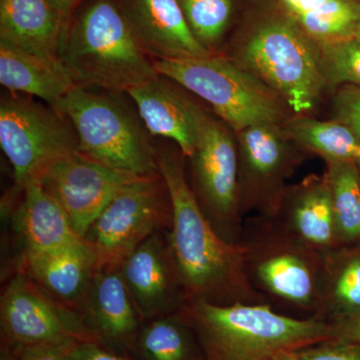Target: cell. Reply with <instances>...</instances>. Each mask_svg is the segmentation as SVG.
I'll return each mask as SVG.
<instances>
[{
    "label": "cell",
    "mask_w": 360,
    "mask_h": 360,
    "mask_svg": "<svg viewBox=\"0 0 360 360\" xmlns=\"http://www.w3.org/2000/svg\"><path fill=\"white\" fill-rule=\"evenodd\" d=\"M158 162L172 205L168 245L186 300L214 304L264 302L248 278L245 246L225 240L213 227L177 155L158 151Z\"/></svg>",
    "instance_id": "obj_1"
},
{
    "label": "cell",
    "mask_w": 360,
    "mask_h": 360,
    "mask_svg": "<svg viewBox=\"0 0 360 360\" xmlns=\"http://www.w3.org/2000/svg\"><path fill=\"white\" fill-rule=\"evenodd\" d=\"M179 314L198 335L206 360H267L333 338L330 321L278 314L266 302L186 300Z\"/></svg>",
    "instance_id": "obj_2"
},
{
    "label": "cell",
    "mask_w": 360,
    "mask_h": 360,
    "mask_svg": "<svg viewBox=\"0 0 360 360\" xmlns=\"http://www.w3.org/2000/svg\"><path fill=\"white\" fill-rule=\"evenodd\" d=\"M77 85L127 94L158 77L116 0H85L63 27L58 51Z\"/></svg>",
    "instance_id": "obj_3"
},
{
    "label": "cell",
    "mask_w": 360,
    "mask_h": 360,
    "mask_svg": "<svg viewBox=\"0 0 360 360\" xmlns=\"http://www.w3.org/2000/svg\"><path fill=\"white\" fill-rule=\"evenodd\" d=\"M238 53L259 78L296 113L314 108L326 80L321 49L279 0L257 4L243 20Z\"/></svg>",
    "instance_id": "obj_4"
},
{
    "label": "cell",
    "mask_w": 360,
    "mask_h": 360,
    "mask_svg": "<svg viewBox=\"0 0 360 360\" xmlns=\"http://www.w3.org/2000/svg\"><path fill=\"white\" fill-rule=\"evenodd\" d=\"M120 94L77 85L53 108L72 123L79 155L134 176L158 174V150L149 132Z\"/></svg>",
    "instance_id": "obj_5"
},
{
    "label": "cell",
    "mask_w": 360,
    "mask_h": 360,
    "mask_svg": "<svg viewBox=\"0 0 360 360\" xmlns=\"http://www.w3.org/2000/svg\"><path fill=\"white\" fill-rule=\"evenodd\" d=\"M246 272L253 288L319 317L326 255L295 238L271 217L243 226Z\"/></svg>",
    "instance_id": "obj_6"
},
{
    "label": "cell",
    "mask_w": 360,
    "mask_h": 360,
    "mask_svg": "<svg viewBox=\"0 0 360 360\" xmlns=\"http://www.w3.org/2000/svg\"><path fill=\"white\" fill-rule=\"evenodd\" d=\"M158 75L206 101L229 127L241 131L251 125L276 123L281 117L278 96L250 71L229 59H155Z\"/></svg>",
    "instance_id": "obj_7"
},
{
    "label": "cell",
    "mask_w": 360,
    "mask_h": 360,
    "mask_svg": "<svg viewBox=\"0 0 360 360\" xmlns=\"http://www.w3.org/2000/svg\"><path fill=\"white\" fill-rule=\"evenodd\" d=\"M0 146L20 191L54 163L79 151L77 131L65 115L13 92L0 103Z\"/></svg>",
    "instance_id": "obj_8"
},
{
    "label": "cell",
    "mask_w": 360,
    "mask_h": 360,
    "mask_svg": "<svg viewBox=\"0 0 360 360\" xmlns=\"http://www.w3.org/2000/svg\"><path fill=\"white\" fill-rule=\"evenodd\" d=\"M172 224V205L160 172L130 180L91 225L85 240L97 257V269L120 267L149 236Z\"/></svg>",
    "instance_id": "obj_9"
},
{
    "label": "cell",
    "mask_w": 360,
    "mask_h": 360,
    "mask_svg": "<svg viewBox=\"0 0 360 360\" xmlns=\"http://www.w3.org/2000/svg\"><path fill=\"white\" fill-rule=\"evenodd\" d=\"M191 160L193 191L203 212L225 240L240 243L245 224L241 221L238 148L224 123L203 110Z\"/></svg>",
    "instance_id": "obj_10"
},
{
    "label": "cell",
    "mask_w": 360,
    "mask_h": 360,
    "mask_svg": "<svg viewBox=\"0 0 360 360\" xmlns=\"http://www.w3.org/2000/svg\"><path fill=\"white\" fill-rule=\"evenodd\" d=\"M0 316L4 335L18 347H71L97 340L77 309L54 300L22 272L2 291Z\"/></svg>",
    "instance_id": "obj_11"
},
{
    "label": "cell",
    "mask_w": 360,
    "mask_h": 360,
    "mask_svg": "<svg viewBox=\"0 0 360 360\" xmlns=\"http://www.w3.org/2000/svg\"><path fill=\"white\" fill-rule=\"evenodd\" d=\"M135 177L139 176L77 153L54 163L37 181L60 205L78 236L84 238L115 194Z\"/></svg>",
    "instance_id": "obj_12"
},
{
    "label": "cell",
    "mask_w": 360,
    "mask_h": 360,
    "mask_svg": "<svg viewBox=\"0 0 360 360\" xmlns=\"http://www.w3.org/2000/svg\"><path fill=\"white\" fill-rule=\"evenodd\" d=\"M239 198L241 212L258 208L274 217L283 198L281 182L290 172V153L276 123L251 125L239 131Z\"/></svg>",
    "instance_id": "obj_13"
},
{
    "label": "cell",
    "mask_w": 360,
    "mask_h": 360,
    "mask_svg": "<svg viewBox=\"0 0 360 360\" xmlns=\"http://www.w3.org/2000/svg\"><path fill=\"white\" fill-rule=\"evenodd\" d=\"M158 231L123 260L120 274L143 321L179 312L186 290L167 233Z\"/></svg>",
    "instance_id": "obj_14"
},
{
    "label": "cell",
    "mask_w": 360,
    "mask_h": 360,
    "mask_svg": "<svg viewBox=\"0 0 360 360\" xmlns=\"http://www.w3.org/2000/svg\"><path fill=\"white\" fill-rule=\"evenodd\" d=\"M135 37L155 59L201 58L212 54L196 39L179 0H116Z\"/></svg>",
    "instance_id": "obj_15"
},
{
    "label": "cell",
    "mask_w": 360,
    "mask_h": 360,
    "mask_svg": "<svg viewBox=\"0 0 360 360\" xmlns=\"http://www.w3.org/2000/svg\"><path fill=\"white\" fill-rule=\"evenodd\" d=\"M97 257L84 238L49 251H23L20 272L71 309L82 307L97 271Z\"/></svg>",
    "instance_id": "obj_16"
},
{
    "label": "cell",
    "mask_w": 360,
    "mask_h": 360,
    "mask_svg": "<svg viewBox=\"0 0 360 360\" xmlns=\"http://www.w3.org/2000/svg\"><path fill=\"white\" fill-rule=\"evenodd\" d=\"M149 134L170 139L191 158L198 142L202 108L172 86V80L158 77L127 91Z\"/></svg>",
    "instance_id": "obj_17"
},
{
    "label": "cell",
    "mask_w": 360,
    "mask_h": 360,
    "mask_svg": "<svg viewBox=\"0 0 360 360\" xmlns=\"http://www.w3.org/2000/svg\"><path fill=\"white\" fill-rule=\"evenodd\" d=\"M271 219L323 255L341 248L326 176L309 177L288 195L283 194Z\"/></svg>",
    "instance_id": "obj_18"
},
{
    "label": "cell",
    "mask_w": 360,
    "mask_h": 360,
    "mask_svg": "<svg viewBox=\"0 0 360 360\" xmlns=\"http://www.w3.org/2000/svg\"><path fill=\"white\" fill-rule=\"evenodd\" d=\"M82 307L96 338L115 345H129L143 321L120 267L97 269Z\"/></svg>",
    "instance_id": "obj_19"
},
{
    "label": "cell",
    "mask_w": 360,
    "mask_h": 360,
    "mask_svg": "<svg viewBox=\"0 0 360 360\" xmlns=\"http://www.w3.org/2000/svg\"><path fill=\"white\" fill-rule=\"evenodd\" d=\"M63 22L51 0H0V41L33 56L59 59Z\"/></svg>",
    "instance_id": "obj_20"
},
{
    "label": "cell",
    "mask_w": 360,
    "mask_h": 360,
    "mask_svg": "<svg viewBox=\"0 0 360 360\" xmlns=\"http://www.w3.org/2000/svg\"><path fill=\"white\" fill-rule=\"evenodd\" d=\"M0 84L51 106L77 85L60 59L39 58L4 41H0Z\"/></svg>",
    "instance_id": "obj_21"
},
{
    "label": "cell",
    "mask_w": 360,
    "mask_h": 360,
    "mask_svg": "<svg viewBox=\"0 0 360 360\" xmlns=\"http://www.w3.org/2000/svg\"><path fill=\"white\" fill-rule=\"evenodd\" d=\"M21 191L23 198L16 224L25 243L23 251L58 250L82 238L71 226L60 205L39 181L28 182Z\"/></svg>",
    "instance_id": "obj_22"
},
{
    "label": "cell",
    "mask_w": 360,
    "mask_h": 360,
    "mask_svg": "<svg viewBox=\"0 0 360 360\" xmlns=\"http://www.w3.org/2000/svg\"><path fill=\"white\" fill-rule=\"evenodd\" d=\"M319 319L328 321L360 315V245L326 255Z\"/></svg>",
    "instance_id": "obj_23"
},
{
    "label": "cell",
    "mask_w": 360,
    "mask_h": 360,
    "mask_svg": "<svg viewBox=\"0 0 360 360\" xmlns=\"http://www.w3.org/2000/svg\"><path fill=\"white\" fill-rule=\"evenodd\" d=\"M336 232L340 246L360 240V172L356 160L328 161Z\"/></svg>",
    "instance_id": "obj_24"
},
{
    "label": "cell",
    "mask_w": 360,
    "mask_h": 360,
    "mask_svg": "<svg viewBox=\"0 0 360 360\" xmlns=\"http://www.w3.org/2000/svg\"><path fill=\"white\" fill-rule=\"evenodd\" d=\"M191 329L179 312L151 319L139 331V352L146 360H198Z\"/></svg>",
    "instance_id": "obj_25"
},
{
    "label": "cell",
    "mask_w": 360,
    "mask_h": 360,
    "mask_svg": "<svg viewBox=\"0 0 360 360\" xmlns=\"http://www.w3.org/2000/svg\"><path fill=\"white\" fill-rule=\"evenodd\" d=\"M286 134L303 148L326 161L355 160L360 142L354 132L340 122H319L300 118L288 125Z\"/></svg>",
    "instance_id": "obj_26"
},
{
    "label": "cell",
    "mask_w": 360,
    "mask_h": 360,
    "mask_svg": "<svg viewBox=\"0 0 360 360\" xmlns=\"http://www.w3.org/2000/svg\"><path fill=\"white\" fill-rule=\"evenodd\" d=\"M295 20L317 44L354 39L360 23V7L352 0H328Z\"/></svg>",
    "instance_id": "obj_27"
},
{
    "label": "cell",
    "mask_w": 360,
    "mask_h": 360,
    "mask_svg": "<svg viewBox=\"0 0 360 360\" xmlns=\"http://www.w3.org/2000/svg\"><path fill=\"white\" fill-rule=\"evenodd\" d=\"M187 25L205 49L213 52L231 30L236 0H179Z\"/></svg>",
    "instance_id": "obj_28"
},
{
    "label": "cell",
    "mask_w": 360,
    "mask_h": 360,
    "mask_svg": "<svg viewBox=\"0 0 360 360\" xmlns=\"http://www.w3.org/2000/svg\"><path fill=\"white\" fill-rule=\"evenodd\" d=\"M326 82L360 89V44L354 39L319 44Z\"/></svg>",
    "instance_id": "obj_29"
},
{
    "label": "cell",
    "mask_w": 360,
    "mask_h": 360,
    "mask_svg": "<svg viewBox=\"0 0 360 360\" xmlns=\"http://www.w3.org/2000/svg\"><path fill=\"white\" fill-rule=\"evenodd\" d=\"M300 360H360V345L328 340L297 350Z\"/></svg>",
    "instance_id": "obj_30"
},
{
    "label": "cell",
    "mask_w": 360,
    "mask_h": 360,
    "mask_svg": "<svg viewBox=\"0 0 360 360\" xmlns=\"http://www.w3.org/2000/svg\"><path fill=\"white\" fill-rule=\"evenodd\" d=\"M333 112L340 122L354 132L360 142V89L345 85L333 99Z\"/></svg>",
    "instance_id": "obj_31"
},
{
    "label": "cell",
    "mask_w": 360,
    "mask_h": 360,
    "mask_svg": "<svg viewBox=\"0 0 360 360\" xmlns=\"http://www.w3.org/2000/svg\"><path fill=\"white\" fill-rule=\"evenodd\" d=\"M72 360H129L101 347L97 340H85L73 345L70 350Z\"/></svg>",
    "instance_id": "obj_32"
},
{
    "label": "cell",
    "mask_w": 360,
    "mask_h": 360,
    "mask_svg": "<svg viewBox=\"0 0 360 360\" xmlns=\"http://www.w3.org/2000/svg\"><path fill=\"white\" fill-rule=\"evenodd\" d=\"M71 347H18L16 360H72Z\"/></svg>",
    "instance_id": "obj_33"
},
{
    "label": "cell",
    "mask_w": 360,
    "mask_h": 360,
    "mask_svg": "<svg viewBox=\"0 0 360 360\" xmlns=\"http://www.w3.org/2000/svg\"><path fill=\"white\" fill-rule=\"evenodd\" d=\"M333 338L331 340L349 341L360 345V315L348 319L333 321Z\"/></svg>",
    "instance_id": "obj_34"
},
{
    "label": "cell",
    "mask_w": 360,
    "mask_h": 360,
    "mask_svg": "<svg viewBox=\"0 0 360 360\" xmlns=\"http://www.w3.org/2000/svg\"><path fill=\"white\" fill-rule=\"evenodd\" d=\"M328 0H279L283 8L290 14L292 18L302 15L314 9L319 8Z\"/></svg>",
    "instance_id": "obj_35"
},
{
    "label": "cell",
    "mask_w": 360,
    "mask_h": 360,
    "mask_svg": "<svg viewBox=\"0 0 360 360\" xmlns=\"http://www.w3.org/2000/svg\"><path fill=\"white\" fill-rule=\"evenodd\" d=\"M51 1L60 14L63 27H65L72 14L75 13L78 7L84 4L85 0H51Z\"/></svg>",
    "instance_id": "obj_36"
},
{
    "label": "cell",
    "mask_w": 360,
    "mask_h": 360,
    "mask_svg": "<svg viewBox=\"0 0 360 360\" xmlns=\"http://www.w3.org/2000/svg\"><path fill=\"white\" fill-rule=\"evenodd\" d=\"M267 360H300L298 359L297 352H284V354L276 355V356L271 357V359Z\"/></svg>",
    "instance_id": "obj_37"
},
{
    "label": "cell",
    "mask_w": 360,
    "mask_h": 360,
    "mask_svg": "<svg viewBox=\"0 0 360 360\" xmlns=\"http://www.w3.org/2000/svg\"><path fill=\"white\" fill-rule=\"evenodd\" d=\"M354 39L360 44V23L359 27H357L356 32H355Z\"/></svg>",
    "instance_id": "obj_38"
},
{
    "label": "cell",
    "mask_w": 360,
    "mask_h": 360,
    "mask_svg": "<svg viewBox=\"0 0 360 360\" xmlns=\"http://www.w3.org/2000/svg\"><path fill=\"white\" fill-rule=\"evenodd\" d=\"M355 160L360 162V144L359 148H357L356 153H355Z\"/></svg>",
    "instance_id": "obj_39"
},
{
    "label": "cell",
    "mask_w": 360,
    "mask_h": 360,
    "mask_svg": "<svg viewBox=\"0 0 360 360\" xmlns=\"http://www.w3.org/2000/svg\"><path fill=\"white\" fill-rule=\"evenodd\" d=\"M352 1L360 7V0H352Z\"/></svg>",
    "instance_id": "obj_40"
}]
</instances>
